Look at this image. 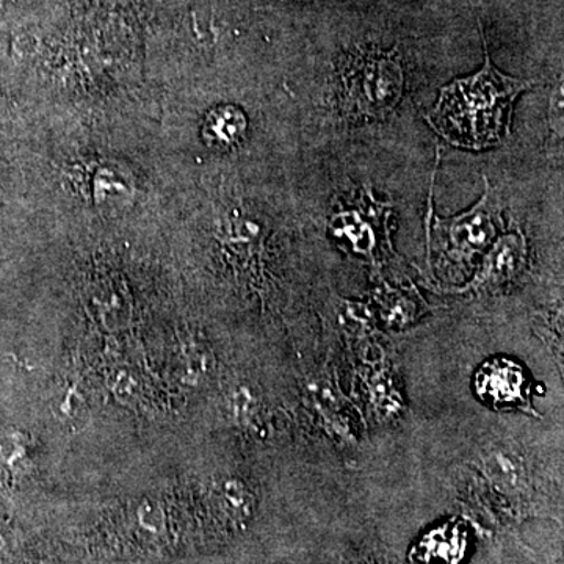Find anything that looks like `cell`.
<instances>
[{"mask_svg": "<svg viewBox=\"0 0 564 564\" xmlns=\"http://www.w3.org/2000/svg\"><path fill=\"white\" fill-rule=\"evenodd\" d=\"M343 80L347 113L383 117L402 98V62L395 51H359L348 57Z\"/></svg>", "mask_w": 564, "mask_h": 564, "instance_id": "obj_2", "label": "cell"}, {"mask_svg": "<svg viewBox=\"0 0 564 564\" xmlns=\"http://www.w3.org/2000/svg\"><path fill=\"white\" fill-rule=\"evenodd\" d=\"M477 392L492 406H513L525 402V377L521 367L510 361H494L477 375Z\"/></svg>", "mask_w": 564, "mask_h": 564, "instance_id": "obj_4", "label": "cell"}, {"mask_svg": "<svg viewBox=\"0 0 564 564\" xmlns=\"http://www.w3.org/2000/svg\"><path fill=\"white\" fill-rule=\"evenodd\" d=\"M247 121L240 113V110L234 107H225V109L215 110L207 121V132L217 144L223 147H231L242 139Z\"/></svg>", "mask_w": 564, "mask_h": 564, "instance_id": "obj_7", "label": "cell"}, {"mask_svg": "<svg viewBox=\"0 0 564 564\" xmlns=\"http://www.w3.org/2000/svg\"><path fill=\"white\" fill-rule=\"evenodd\" d=\"M489 470L492 478L500 484L516 486L522 478V467L519 466L518 459L508 454H496L489 459Z\"/></svg>", "mask_w": 564, "mask_h": 564, "instance_id": "obj_8", "label": "cell"}, {"mask_svg": "<svg viewBox=\"0 0 564 564\" xmlns=\"http://www.w3.org/2000/svg\"><path fill=\"white\" fill-rule=\"evenodd\" d=\"M464 534L458 527L444 525L426 534L414 551L417 564H456L462 560Z\"/></svg>", "mask_w": 564, "mask_h": 564, "instance_id": "obj_5", "label": "cell"}, {"mask_svg": "<svg viewBox=\"0 0 564 564\" xmlns=\"http://www.w3.org/2000/svg\"><path fill=\"white\" fill-rule=\"evenodd\" d=\"M525 245L519 234L503 237L496 243L486 259L485 280L500 282L510 280L524 262Z\"/></svg>", "mask_w": 564, "mask_h": 564, "instance_id": "obj_6", "label": "cell"}, {"mask_svg": "<svg viewBox=\"0 0 564 564\" xmlns=\"http://www.w3.org/2000/svg\"><path fill=\"white\" fill-rule=\"evenodd\" d=\"M485 195L474 209L452 220L434 218L436 229L447 237V242L459 254L474 256L484 251L496 236V218L499 212L496 203L489 198L488 181L485 180Z\"/></svg>", "mask_w": 564, "mask_h": 564, "instance_id": "obj_3", "label": "cell"}, {"mask_svg": "<svg viewBox=\"0 0 564 564\" xmlns=\"http://www.w3.org/2000/svg\"><path fill=\"white\" fill-rule=\"evenodd\" d=\"M484 46L481 69L444 87L436 106L426 115L430 126L448 143L474 151L496 147L510 133L516 98L534 84L497 69L485 39Z\"/></svg>", "mask_w": 564, "mask_h": 564, "instance_id": "obj_1", "label": "cell"}]
</instances>
